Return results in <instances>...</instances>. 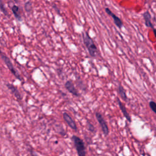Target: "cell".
Listing matches in <instances>:
<instances>
[{
	"instance_id": "6da1fadb",
	"label": "cell",
	"mask_w": 156,
	"mask_h": 156,
	"mask_svg": "<svg viewBox=\"0 0 156 156\" xmlns=\"http://www.w3.org/2000/svg\"><path fill=\"white\" fill-rule=\"evenodd\" d=\"M83 41L86 46L89 54L93 57H95L98 54V48L91 37L89 35L87 32L82 33Z\"/></svg>"
},
{
	"instance_id": "7a4b0ae2",
	"label": "cell",
	"mask_w": 156,
	"mask_h": 156,
	"mask_svg": "<svg viewBox=\"0 0 156 156\" xmlns=\"http://www.w3.org/2000/svg\"><path fill=\"white\" fill-rule=\"evenodd\" d=\"M0 55H1L2 60L4 61V62L5 63V64L6 65V66H7V68H9L10 71L11 72V73L19 80H22L20 74L18 73V71L14 67V66H13L12 62H11L10 59L9 58V57L8 56H7L5 54L2 52L1 51H0Z\"/></svg>"
},
{
	"instance_id": "3957f363",
	"label": "cell",
	"mask_w": 156,
	"mask_h": 156,
	"mask_svg": "<svg viewBox=\"0 0 156 156\" xmlns=\"http://www.w3.org/2000/svg\"><path fill=\"white\" fill-rule=\"evenodd\" d=\"M71 139L74 143L78 156H87L85 146L83 141L76 135H73Z\"/></svg>"
},
{
	"instance_id": "277c9868",
	"label": "cell",
	"mask_w": 156,
	"mask_h": 156,
	"mask_svg": "<svg viewBox=\"0 0 156 156\" xmlns=\"http://www.w3.org/2000/svg\"><path fill=\"white\" fill-rule=\"evenodd\" d=\"M95 116H96L97 121H98V122L101 127V129L102 130L104 135L105 136H107L109 133V129H108V125H107L105 120L103 118L102 115L99 112H96Z\"/></svg>"
},
{
	"instance_id": "5b68a950",
	"label": "cell",
	"mask_w": 156,
	"mask_h": 156,
	"mask_svg": "<svg viewBox=\"0 0 156 156\" xmlns=\"http://www.w3.org/2000/svg\"><path fill=\"white\" fill-rule=\"evenodd\" d=\"M105 12L109 15L112 18H113V22L115 23V24L119 29H121L122 27V25H123V23H122V21L118 16H116L113 12H112L111 11V10L108 8V7H106L105 8Z\"/></svg>"
},
{
	"instance_id": "8992f818",
	"label": "cell",
	"mask_w": 156,
	"mask_h": 156,
	"mask_svg": "<svg viewBox=\"0 0 156 156\" xmlns=\"http://www.w3.org/2000/svg\"><path fill=\"white\" fill-rule=\"evenodd\" d=\"M65 87L73 95H74L75 96H77V97L80 96L76 88V87L74 85V83L73 82L72 80H67L65 83Z\"/></svg>"
},
{
	"instance_id": "52a82bcc",
	"label": "cell",
	"mask_w": 156,
	"mask_h": 156,
	"mask_svg": "<svg viewBox=\"0 0 156 156\" xmlns=\"http://www.w3.org/2000/svg\"><path fill=\"white\" fill-rule=\"evenodd\" d=\"M63 118L65 121L67 123V124L69 126L70 128L76 131L77 130V127L75 121L68 113H67L66 112H64L63 113Z\"/></svg>"
},
{
	"instance_id": "ba28073f",
	"label": "cell",
	"mask_w": 156,
	"mask_h": 156,
	"mask_svg": "<svg viewBox=\"0 0 156 156\" xmlns=\"http://www.w3.org/2000/svg\"><path fill=\"white\" fill-rule=\"evenodd\" d=\"M6 87L11 91V93L14 95V96L16 98V99L18 101H21L22 99V98H23L22 96L20 94L19 90H18V88L15 86H14L12 83H6Z\"/></svg>"
},
{
	"instance_id": "9c48e42d",
	"label": "cell",
	"mask_w": 156,
	"mask_h": 156,
	"mask_svg": "<svg viewBox=\"0 0 156 156\" xmlns=\"http://www.w3.org/2000/svg\"><path fill=\"white\" fill-rule=\"evenodd\" d=\"M116 100H117V101H118V105H119V108H120V110H121L122 113L123 114L124 116L126 118V119L129 122H131V121H132L131 117H130V116L129 115V113L127 112V109H126L125 105L122 103V102L120 101V99H119L118 98H116Z\"/></svg>"
},
{
	"instance_id": "30bf717a",
	"label": "cell",
	"mask_w": 156,
	"mask_h": 156,
	"mask_svg": "<svg viewBox=\"0 0 156 156\" xmlns=\"http://www.w3.org/2000/svg\"><path fill=\"white\" fill-rule=\"evenodd\" d=\"M143 16L144 20V24L145 26L147 27L152 28L153 30L155 29L151 23V13L148 11H146L144 13H143Z\"/></svg>"
},
{
	"instance_id": "8fae6325",
	"label": "cell",
	"mask_w": 156,
	"mask_h": 156,
	"mask_svg": "<svg viewBox=\"0 0 156 156\" xmlns=\"http://www.w3.org/2000/svg\"><path fill=\"white\" fill-rule=\"evenodd\" d=\"M11 10L15 17V18L19 21H21L22 20V18H21V16L20 13V9H19V7L16 5H13L12 7H11Z\"/></svg>"
},
{
	"instance_id": "7c38bea8",
	"label": "cell",
	"mask_w": 156,
	"mask_h": 156,
	"mask_svg": "<svg viewBox=\"0 0 156 156\" xmlns=\"http://www.w3.org/2000/svg\"><path fill=\"white\" fill-rule=\"evenodd\" d=\"M117 91H118V94L120 96V97L122 98V99L126 102H127V94H126V91L124 90V88L122 87V86L119 84L118 87V88H117Z\"/></svg>"
},
{
	"instance_id": "4fadbf2b",
	"label": "cell",
	"mask_w": 156,
	"mask_h": 156,
	"mask_svg": "<svg viewBox=\"0 0 156 156\" xmlns=\"http://www.w3.org/2000/svg\"><path fill=\"white\" fill-rule=\"evenodd\" d=\"M24 9L26 12L30 13L32 9V5L30 1H27L24 4Z\"/></svg>"
},
{
	"instance_id": "5bb4252c",
	"label": "cell",
	"mask_w": 156,
	"mask_h": 156,
	"mask_svg": "<svg viewBox=\"0 0 156 156\" xmlns=\"http://www.w3.org/2000/svg\"><path fill=\"white\" fill-rule=\"evenodd\" d=\"M0 10L2 11V12L5 16H9V13L8 11L6 10V9L5 7V5H4V4L3 3V2L1 0H0Z\"/></svg>"
},
{
	"instance_id": "9a60e30c",
	"label": "cell",
	"mask_w": 156,
	"mask_h": 156,
	"mask_svg": "<svg viewBox=\"0 0 156 156\" xmlns=\"http://www.w3.org/2000/svg\"><path fill=\"white\" fill-rule=\"evenodd\" d=\"M149 105L151 109L156 114V102L153 101H151L149 102Z\"/></svg>"
},
{
	"instance_id": "2e32d148",
	"label": "cell",
	"mask_w": 156,
	"mask_h": 156,
	"mask_svg": "<svg viewBox=\"0 0 156 156\" xmlns=\"http://www.w3.org/2000/svg\"><path fill=\"white\" fill-rule=\"evenodd\" d=\"M87 128L88 129V130H90V132H94L95 131V129H94V127L93 126V125L89 121L87 122Z\"/></svg>"
},
{
	"instance_id": "e0dca14e",
	"label": "cell",
	"mask_w": 156,
	"mask_h": 156,
	"mask_svg": "<svg viewBox=\"0 0 156 156\" xmlns=\"http://www.w3.org/2000/svg\"><path fill=\"white\" fill-rule=\"evenodd\" d=\"M31 155H32V156H38L36 153H35V152H33V151H31Z\"/></svg>"
},
{
	"instance_id": "ac0fdd59",
	"label": "cell",
	"mask_w": 156,
	"mask_h": 156,
	"mask_svg": "<svg viewBox=\"0 0 156 156\" xmlns=\"http://www.w3.org/2000/svg\"><path fill=\"white\" fill-rule=\"evenodd\" d=\"M153 32H154V35H155V38H156V29H154L153 30Z\"/></svg>"
}]
</instances>
